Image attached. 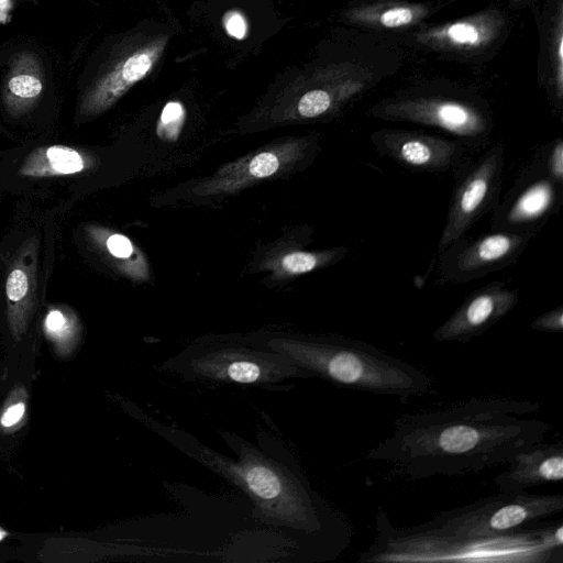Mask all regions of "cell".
Segmentation results:
<instances>
[{
  "instance_id": "1",
  "label": "cell",
  "mask_w": 563,
  "mask_h": 563,
  "mask_svg": "<svg viewBox=\"0 0 563 563\" xmlns=\"http://www.w3.org/2000/svg\"><path fill=\"white\" fill-rule=\"evenodd\" d=\"M539 410L534 400L489 397L405 413L366 459L409 481L477 474L545 439L549 422L523 417Z\"/></svg>"
},
{
  "instance_id": "2",
  "label": "cell",
  "mask_w": 563,
  "mask_h": 563,
  "mask_svg": "<svg viewBox=\"0 0 563 563\" xmlns=\"http://www.w3.org/2000/svg\"><path fill=\"white\" fill-rule=\"evenodd\" d=\"M235 446L239 459L231 461L200 450V460L246 493L261 515L320 541L334 558L352 541V526L339 511L311 489L302 474L264 455L252 444Z\"/></svg>"
},
{
  "instance_id": "3",
  "label": "cell",
  "mask_w": 563,
  "mask_h": 563,
  "mask_svg": "<svg viewBox=\"0 0 563 563\" xmlns=\"http://www.w3.org/2000/svg\"><path fill=\"white\" fill-rule=\"evenodd\" d=\"M376 534L360 562H563V522H533L490 538L443 536L417 526L395 528L378 508Z\"/></svg>"
},
{
  "instance_id": "4",
  "label": "cell",
  "mask_w": 563,
  "mask_h": 563,
  "mask_svg": "<svg viewBox=\"0 0 563 563\" xmlns=\"http://www.w3.org/2000/svg\"><path fill=\"white\" fill-rule=\"evenodd\" d=\"M338 386L407 400L433 390L423 369L373 344L344 336H271L258 343Z\"/></svg>"
},
{
  "instance_id": "5",
  "label": "cell",
  "mask_w": 563,
  "mask_h": 563,
  "mask_svg": "<svg viewBox=\"0 0 563 563\" xmlns=\"http://www.w3.org/2000/svg\"><path fill=\"white\" fill-rule=\"evenodd\" d=\"M369 115L442 130L467 145L484 144L494 129L493 112L474 89L434 79L404 87L374 103Z\"/></svg>"
},
{
  "instance_id": "6",
  "label": "cell",
  "mask_w": 563,
  "mask_h": 563,
  "mask_svg": "<svg viewBox=\"0 0 563 563\" xmlns=\"http://www.w3.org/2000/svg\"><path fill=\"white\" fill-rule=\"evenodd\" d=\"M164 367L188 380L279 387L286 379L313 378L288 356L261 344L214 342L191 346Z\"/></svg>"
},
{
  "instance_id": "7",
  "label": "cell",
  "mask_w": 563,
  "mask_h": 563,
  "mask_svg": "<svg viewBox=\"0 0 563 563\" xmlns=\"http://www.w3.org/2000/svg\"><path fill=\"white\" fill-rule=\"evenodd\" d=\"M508 11L497 3L456 20L426 22L415 30L389 36L401 47L432 54L441 59L483 66L495 57L511 32Z\"/></svg>"
},
{
  "instance_id": "8",
  "label": "cell",
  "mask_w": 563,
  "mask_h": 563,
  "mask_svg": "<svg viewBox=\"0 0 563 563\" xmlns=\"http://www.w3.org/2000/svg\"><path fill=\"white\" fill-rule=\"evenodd\" d=\"M562 511L561 494L499 493L441 511L417 527L450 537L490 538L522 529Z\"/></svg>"
},
{
  "instance_id": "9",
  "label": "cell",
  "mask_w": 563,
  "mask_h": 563,
  "mask_svg": "<svg viewBox=\"0 0 563 563\" xmlns=\"http://www.w3.org/2000/svg\"><path fill=\"white\" fill-rule=\"evenodd\" d=\"M172 35L164 26L143 25L126 33L84 96L81 112L98 114L147 77L162 59Z\"/></svg>"
},
{
  "instance_id": "10",
  "label": "cell",
  "mask_w": 563,
  "mask_h": 563,
  "mask_svg": "<svg viewBox=\"0 0 563 563\" xmlns=\"http://www.w3.org/2000/svg\"><path fill=\"white\" fill-rule=\"evenodd\" d=\"M504 164L505 147L497 143L465 168L453 190L439 254L464 239L475 222L493 208L499 196Z\"/></svg>"
},
{
  "instance_id": "11",
  "label": "cell",
  "mask_w": 563,
  "mask_h": 563,
  "mask_svg": "<svg viewBox=\"0 0 563 563\" xmlns=\"http://www.w3.org/2000/svg\"><path fill=\"white\" fill-rule=\"evenodd\" d=\"M532 233L493 230L472 241L464 239L440 255L441 277L466 283L512 264L523 252Z\"/></svg>"
},
{
  "instance_id": "12",
  "label": "cell",
  "mask_w": 563,
  "mask_h": 563,
  "mask_svg": "<svg viewBox=\"0 0 563 563\" xmlns=\"http://www.w3.org/2000/svg\"><path fill=\"white\" fill-rule=\"evenodd\" d=\"M369 141L380 156L423 172L457 167L466 151L459 140L401 129H378L371 133Z\"/></svg>"
},
{
  "instance_id": "13",
  "label": "cell",
  "mask_w": 563,
  "mask_h": 563,
  "mask_svg": "<svg viewBox=\"0 0 563 563\" xmlns=\"http://www.w3.org/2000/svg\"><path fill=\"white\" fill-rule=\"evenodd\" d=\"M517 289L493 282L470 294L432 333L438 342L467 343L483 335L518 303Z\"/></svg>"
},
{
  "instance_id": "14",
  "label": "cell",
  "mask_w": 563,
  "mask_h": 563,
  "mask_svg": "<svg viewBox=\"0 0 563 563\" xmlns=\"http://www.w3.org/2000/svg\"><path fill=\"white\" fill-rule=\"evenodd\" d=\"M443 7L440 0H352L342 8L339 21L346 27L396 36L429 22Z\"/></svg>"
},
{
  "instance_id": "15",
  "label": "cell",
  "mask_w": 563,
  "mask_h": 563,
  "mask_svg": "<svg viewBox=\"0 0 563 563\" xmlns=\"http://www.w3.org/2000/svg\"><path fill=\"white\" fill-rule=\"evenodd\" d=\"M539 35L537 79L552 108L563 107V0H537L529 8Z\"/></svg>"
},
{
  "instance_id": "16",
  "label": "cell",
  "mask_w": 563,
  "mask_h": 563,
  "mask_svg": "<svg viewBox=\"0 0 563 563\" xmlns=\"http://www.w3.org/2000/svg\"><path fill=\"white\" fill-rule=\"evenodd\" d=\"M562 186L550 178L545 172L528 178L496 210L492 221L493 230L533 233L537 225L559 207Z\"/></svg>"
},
{
  "instance_id": "17",
  "label": "cell",
  "mask_w": 563,
  "mask_h": 563,
  "mask_svg": "<svg viewBox=\"0 0 563 563\" xmlns=\"http://www.w3.org/2000/svg\"><path fill=\"white\" fill-rule=\"evenodd\" d=\"M495 477L500 493L526 492L563 478V441L536 443L518 452Z\"/></svg>"
},
{
  "instance_id": "18",
  "label": "cell",
  "mask_w": 563,
  "mask_h": 563,
  "mask_svg": "<svg viewBox=\"0 0 563 563\" xmlns=\"http://www.w3.org/2000/svg\"><path fill=\"white\" fill-rule=\"evenodd\" d=\"M85 168L84 157L75 150L54 145L27 162L22 172L33 176L68 175Z\"/></svg>"
},
{
  "instance_id": "19",
  "label": "cell",
  "mask_w": 563,
  "mask_h": 563,
  "mask_svg": "<svg viewBox=\"0 0 563 563\" xmlns=\"http://www.w3.org/2000/svg\"><path fill=\"white\" fill-rule=\"evenodd\" d=\"M44 329L60 356L73 352L78 340L77 332L66 314L59 310H51L45 318Z\"/></svg>"
},
{
  "instance_id": "20",
  "label": "cell",
  "mask_w": 563,
  "mask_h": 563,
  "mask_svg": "<svg viewBox=\"0 0 563 563\" xmlns=\"http://www.w3.org/2000/svg\"><path fill=\"white\" fill-rule=\"evenodd\" d=\"M26 408L27 391L23 385L19 384L8 395L0 412L1 432L11 433L19 430L24 424Z\"/></svg>"
},
{
  "instance_id": "21",
  "label": "cell",
  "mask_w": 563,
  "mask_h": 563,
  "mask_svg": "<svg viewBox=\"0 0 563 563\" xmlns=\"http://www.w3.org/2000/svg\"><path fill=\"white\" fill-rule=\"evenodd\" d=\"M7 88L13 97L31 100L42 92L43 85L41 79L34 74L20 71L10 77Z\"/></svg>"
},
{
  "instance_id": "22",
  "label": "cell",
  "mask_w": 563,
  "mask_h": 563,
  "mask_svg": "<svg viewBox=\"0 0 563 563\" xmlns=\"http://www.w3.org/2000/svg\"><path fill=\"white\" fill-rule=\"evenodd\" d=\"M545 174L555 183L563 185V140H554L545 153Z\"/></svg>"
},
{
  "instance_id": "23",
  "label": "cell",
  "mask_w": 563,
  "mask_h": 563,
  "mask_svg": "<svg viewBox=\"0 0 563 563\" xmlns=\"http://www.w3.org/2000/svg\"><path fill=\"white\" fill-rule=\"evenodd\" d=\"M280 166L279 157L273 152L255 155L249 164V174L254 178H266L274 175Z\"/></svg>"
},
{
  "instance_id": "24",
  "label": "cell",
  "mask_w": 563,
  "mask_h": 563,
  "mask_svg": "<svg viewBox=\"0 0 563 563\" xmlns=\"http://www.w3.org/2000/svg\"><path fill=\"white\" fill-rule=\"evenodd\" d=\"M7 297L10 303L18 305L21 302L29 289L27 275L21 268H14L7 279Z\"/></svg>"
},
{
  "instance_id": "25",
  "label": "cell",
  "mask_w": 563,
  "mask_h": 563,
  "mask_svg": "<svg viewBox=\"0 0 563 563\" xmlns=\"http://www.w3.org/2000/svg\"><path fill=\"white\" fill-rule=\"evenodd\" d=\"M530 328L541 332L561 333L563 331V306L560 305L540 314L530 323Z\"/></svg>"
},
{
  "instance_id": "26",
  "label": "cell",
  "mask_w": 563,
  "mask_h": 563,
  "mask_svg": "<svg viewBox=\"0 0 563 563\" xmlns=\"http://www.w3.org/2000/svg\"><path fill=\"white\" fill-rule=\"evenodd\" d=\"M107 247L113 256L119 258H126L133 253L131 241L119 233H114L108 238Z\"/></svg>"
},
{
  "instance_id": "27",
  "label": "cell",
  "mask_w": 563,
  "mask_h": 563,
  "mask_svg": "<svg viewBox=\"0 0 563 563\" xmlns=\"http://www.w3.org/2000/svg\"><path fill=\"white\" fill-rule=\"evenodd\" d=\"M224 26L231 36L239 40L243 38L247 32V23L244 16L238 11H231L225 15Z\"/></svg>"
},
{
  "instance_id": "28",
  "label": "cell",
  "mask_w": 563,
  "mask_h": 563,
  "mask_svg": "<svg viewBox=\"0 0 563 563\" xmlns=\"http://www.w3.org/2000/svg\"><path fill=\"white\" fill-rule=\"evenodd\" d=\"M537 0H507L508 7L511 10H522L530 8Z\"/></svg>"
},
{
  "instance_id": "29",
  "label": "cell",
  "mask_w": 563,
  "mask_h": 563,
  "mask_svg": "<svg viewBox=\"0 0 563 563\" xmlns=\"http://www.w3.org/2000/svg\"><path fill=\"white\" fill-rule=\"evenodd\" d=\"M5 534L7 532L0 528V540H2L5 537Z\"/></svg>"
}]
</instances>
